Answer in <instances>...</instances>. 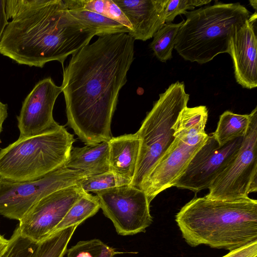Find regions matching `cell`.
I'll list each match as a JSON object with an SVG mask.
<instances>
[{
  "instance_id": "cell-12",
  "label": "cell",
  "mask_w": 257,
  "mask_h": 257,
  "mask_svg": "<svg viewBox=\"0 0 257 257\" xmlns=\"http://www.w3.org/2000/svg\"><path fill=\"white\" fill-rule=\"evenodd\" d=\"M78 185L65 188L43 197L34 204L20 219L21 235L38 243L53 233L71 206L82 195Z\"/></svg>"
},
{
  "instance_id": "cell-1",
  "label": "cell",
  "mask_w": 257,
  "mask_h": 257,
  "mask_svg": "<svg viewBox=\"0 0 257 257\" xmlns=\"http://www.w3.org/2000/svg\"><path fill=\"white\" fill-rule=\"evenodd\" d=\"M128 33L99 36L72 55L61 88L67 124L86 145L108 141L120 90L134 60Z\"/></svg>"
},
{
  "instance_id": "cell-23",
  "label": "cell",
  "mask_w": 257,
  "mask_h": 257,
  "mask_svg": "<svg viewBox=\"0 0 257 257\" xmlns=\"http://www.w3.org/2000/svg\"><path fill=\"white\" fill-rule=\"evenodd\" d=\"M78 226L56 232L38 243L33 257H63Z\"/></svg>"
},
{
  "instance_id": "cell-26",
  "label": "cell",
  "mask_w": 257,
  "mask_h": 257,
  "mask_svg": "<svg viewBox=\"0 0 257 257\" xmlns=\"http://www.w3.org/2000/svg\"><path fill=\"white\" fill-rule=\"evenodd\" d=\"M38 244L22 236L17 226L0 257H33Z\"/></svg>"
},
{
  "instance_id": "cell-27",
  "label": "cell",
  "mask_w": 257,
  "mask_h": 257,
  "mask_svg": "<svg viewBox=\"0 0 257 257\" xmlns=\"http://www.w3.org/2000/svg\"><path fill=\"white\" fill-rule=\"evenodd\" d=\"M211 2V0H169L165 11V23L170 24L177 16Z\"/></svg>"
},
{
  "instance_id": "cell-25",
  "label": "cell",
  "mask_w": 257,
  "mask_h": 257,
  "mask_svg": "<svg viewBox=\"0 0 257 257\" xmlns=\"http://www.w3.org/2000/svg\"><path fill=\"white\" fill-rule=\"evenodd\" d=\"M67 252V257H113L119 253L98 239L80 241Z\"/></svg>"
},
{
  "instance_id": "cell-20",
  "label": "cell",
  "mask_w": 257,
  "mask_h": 257,
  "mask_svg": "<svg viewBox=\"0 0 257 257\" xmlns=\"http://www.w3.org/2000/svg\"><path fill=\"white\" fill-rule=\"evenodd\" d=\"M70 14L84 26L94 30L96 35L129 33L127 27L98 13L81 9L68 10Z\"/></svg>"
},
{
  "instance_id": "cell-11",
  "label": "cell",
  "mask_w": 257,
  "mask_h": 257,
  "mask_svg": "<svg viewBox=\"0 0 257 257\" xmlns=\"http://www.w3.org/2000/svg\"><path fill=\"white\" fill-rule=\"evenodd\" d=\"M243 138L220 146L212 134L193 157L175 185L195 193L209 189L216 178L230 165L236 155Z\"/></svg>"
},
{
  "instance_id": "cell-2",
  "label": "cell",
  "mask_w": 257,
  "mask_h": 257,
  "mask_svg": "<svg viewBox=\"0 0 257 257\" xmlns=\"http://www.w3.org/2000/svg\"><path fill=\"white\" fill-rule=\"evenodd\" d=\"M8 19L0 54L19 64L42 68L64 63L89 44L96 33L69 13L64 0H6Z\"/></svg>"
},
{
  "instance_id": "cell-24",
  "label": "cell",
  "mask_w": 257,
  "mask_h": 257,
  "mask_svg": "<svg viewBox=\"0 0 257 257\" xmlns=\"http://www.w3.org/2000/svg\"><path fill=\"white\" fill-rule=\"evenodd\" d=\"M131 181L110 171L87 177L78 186L86 192L95 194L108 189L130 185Z\"/></svg>"
},
{
  "instance_id": "cell-29",
  "label": "cell",
  "mask_w": 257,
  "mask_h": 257,
  "mask_svg": "<svg viewBox=\"0 0 257 257\" xmlns=\"http://www.w3.org/2000/svg\"><path fill=\"white\" fill-rule=\"evenodd\" d=\"M6 0H0V42L9 22L6 13Z\"/></svg>"
},
{
  "instance_id": "cell-22",
  "label": "cell",
  "mask_w": 257,
  "mask_h": 257,
  "mask_svg": "<svg viewBox=\"0 0 257 257\" xmlns=\"http://www.w3.org/2000/svg\"><path fill=\"white\" fill-rule=\"evenodd\" d=\"M184 21L178 24H165L154 35L150 47L160 61L166 62L172 58L177 36Z\"/></svg>"
},
{
  "instance_id": "cell-7",
  "label": "cell",
  "mask_w": 257,
  "mask_h": 257,
  "mask_svg": "<svg viewBox=\"0 0 257 257\" xmlns=\"http://www.w3.org/2000/svg\"><path fill=\"white\" fill-rule=\"evenodd\" d=\"M189 94L183 82L171 84L147 113L137 133L140 148L135 175L130 184L141 190L143 183L173 143L174 124L187 106Z\"/></svg>"
},
{
  "instance_id": "cell-4",
  "label": "cell",
  "mask_w": 257,
  "mask_h": 257,
  "mask_svg": "<svg viewBox=\"0 0 257 257\" xmlns=\"http://www.w3.org/2000/svg\"><path fill=\"white\" fill-rule=\"evenodd\" d=\"M174 49L185 60L203 64L229 52L234 27L243 25L250 12L239 3H215L186 12Z\"/></svg>"
},
{
  "instance_id": "cell-9",
  "label": "cell",
  "mask_w": 257,
  "mask_h": 257,
  "mask_svg": "<svg viewBox=\"0 0 257 257\" xmlns=\"http://www.w3.org/2000/svg\"><path fill=\"white\" fill-rule=\"evenodd\" d=\"M84 173L63 166L32 181L14 182L1 180L0 215L19 221L36 202L59 190L78 185Z\"/></svg>"
},
{
  "instance_id": "cell-30",
  "label": "cell",
  "mask_w": 257,
  "mask_h": 257,
  "mask_svg": "<svg viewBox=\"0 0 257 257\" xmlns=\"http://www.w3.org/2000/svg\"><path fill=\"white\" fill-rule=\"evenodd\" d=\"M8 105L0 101V134L3 131V124L8 116ZM0 139V143H1Z\"/></svg>"
},
{
  "instance_id": "cell-33",
  "label": "cell",
  "mask_w": 257,
  "mask_h": 257,
  "mask_svg": "<svg viewBox=\"0 0 257 257\" xmlns=\"http://www.w3.org/2000/svg\"><path fill=\"white\" fill-rule=\"evenodd\" d=\"M1 179L0 178V181H1Z\"/></svg>"
},
{
  "instance_id": "cell-31",
  "label": "cell",
  "mask_w": 257,
  "mask_h": 257,
  "mask_svg": "<svg viewBox=\"0 0 257 257\" xmlns=\"http://www.w3.org/2000/svg\"><path fill=\"white\" fill-rule=\"evenodd\" d=\"M9 243V239L6 238L4 235L0 233V255L6 249Z\"/></svg>"
},
{
  "instance_id": "cell-17",
  "label": "cell",
  "mask_w": 257,
  "mask_h": 257,
  "mask_svg": "<svg viewBox=\"0 0 257 257\" xmlns=\"http://www.w3.org/2000/svg\"><path fill=\"white\" fill-rule=\"evenodd\" d=\"M108 155V141L72 148L64 166L82 171L87 177L98 175L109 171Z\"/></svg>"
},
{
  "instance_id": "cell-28",
  "label": "cell",
  "mask_w": 257,
  "mask_h": 257,
  "mask_svg": "<svg viewBox=\"0 0 257 257\" xmlns=\"http://www.w3.org/2000/svg\"><path fill=\"white\" fill-rule=\"evenodd\" d=\"M222 257H257V241L230 251Z\"/></svg>"
},
{
  "instance_id": "cell-14",
  "label": "cell",
  "mask_w": 257,
  "mask_h": 257,
  "mask_svg": "<svg viewBox=\"0 0 257 257\" xmlns=\"http://www.w3.org/2000/svg\"><path fill=\"white\" fill-rule=\"evenodd\" d=\"M256 12L241 25L234 27L229 42L236 82L247 89L257 86Z\"/></svg>"
},
{
  "instance_id": "cell-21",
  "label": "cell",
  "mask_w": 257,
  "mask_h": 257,
  "mask_svg": "<svg viewBox=\"0 0 257 257\" xmlns=\"http://www.w3.org/2000/svg\"><path fill=\"white\" fill-rule=\"evenodd\" d=\"M68 10L93 12L115 20L128 28L132 26L120 9L112 0H64Z\"/></svg>"
},
{
  "instance_id": "cell-15",
  "label": "cell",
  "mask_w": 257,
  "mask_h": 257,
  "mask_svg": "<svg viewBox=\"0 0 257 257\" xmlns=\"http://www.w3.org/2000/svg\"><path fill=\"white\" fill-rule=\"evenodd\" d=\"M132 26L128 33L134 40L145 41L165 24L169 0H112Z\"/></svg>"
},
{
  "instance_id": "cell-13",
  "label": "cell",
  "mask_w": 257,
  "mask_h": 257,
  "mask_svg": "<svg viewBox=\"0 0 257 257\" xmlns=\"http://www.w3.org/2000/svg\"><path fill=\"white\" fill-rule=\"evenodd\" d=\"M62 92L51 77L39 81L23 102L17 116L19 138L42 134L58 127L53 116L55 102Z\"/></svg>"
},
{
  "instance_id": "cell-16",
  "label": "cell",
  "mask_w": 257,
  "mask_h": 257,
  "mask_svg": "<svg viewBox=\"0 0 257 257\" xmlns=\"http://www.w3.org/2000/svg\"><path fill=\"white\" fill-rule=\"evenodd\" d=\"M108 142L109 171L132 181L140 148L137 133L112 137Z\"/></svg>"
},
{
  "instance_id": "cell-32",
  "label": "cell",
  "mask_w": 257,
  "mask_h": 257,
  "mask_svg": "<svg viewBox=\"0 0 257 257\" xmlns=\"http://www.w3.org/2000/svg\"><path fill=\"white\" fill-rule=\"evenodd\" d=\"M250 5L253 7V9H255V12H256L257 8V1L256 0H252L249 1Z\"/></svg>"
},
{
  "instance_id": "cell-19",
  "label": "cell",
  "mask_w": 257,
  "mask_h": 257,
  "mask_svg": "<svg viewBox=\"0 0 257 257\" xmlns=\"http://www.w3.org/2000/svg\"><path fill=\"white\" fill-rule=\"evenodd\" d=\"M100 208L97 197L84 191L80 198L71 206L54 233L72 226H78L95 215Z\"/></svg>"
},
{
  "instance_id": "cell-3",
  "label": "cell",
  "mask_w": 257,
  "mask_h": 257,
  "mask_svg": "<svg viewBox=\"0 0 257 257\" xmlns=\"http://www.w3.org/2000/svg\"><path fill=\"white\" fill-rule=\"evenodd\" d=\"M176 221L191 246L231 251L257 241V200L195 197L176 214Z\"/></svg>"
},
{
  "instance_id": "cell-5",
  "label": "cell",
  "mask_w": 257,
  "mask_h": 257,
  "mask_svg": "<svg viewBox=\"0 0 257 257\" xmlns=\"http://www.w3.org/2000/svg\"><path fill=\"white\" fill-rule=\"evenodd\" d=\"M74 136L64 126L19 139L0 151V178L23 182L40 179L64 166Z\"/></svg>"
},
{
  "instance_id": "cell-8",
  "label": "cell",
  "mask_w": 257,
  "mask_h": 257,
  "mask_svg": "<svg viewBox=\"0 0 257 257\" xmlns=\"http://www.w3.org/2000/svg\"><path fill=\"white\" fill-rule=\"evenodd\" d=\"M236 156L212 183L205 197L230 201L248 197L257 191V107Z\"/></svg>"
},
{
  "instance_id": "cell-10",
  "label": "cell",
  "mask_w": 257,
  "mask_h": 257,
  "mask_svg": "<svg viewBox=\"0 0 257 257\" xmlns=\"http://www.w3.org/2000/svg\"><path fill=\"white\" fill-rule=\"evenodd\" d=\"M100 208L113 223L117 233L130 235L145 232L153 222L145 192L126 185L96 193Z\"/></svg>"
},
{
  "instance_id": "cell-6",
  "label": "cell",
  "mask_w": 257,
  "mask_h": 257,
  "mask_svg": "<svg viewBox=\"0 0 257 257\" xmlns=\"http://www.w3.org/2000/svg\"><path fill=\"white\" fill-rule=\"evenodd\" d=\"M208 116L206 106L185 108L174 125L175 139L143 183L150 203L160 193L175 186L188 165L204 145L208 135L205 128Z\"/></svg>"
},
{
  "instance_id": "cell-18",
  "label": "cell",
  "mask_w": 257,
  "mask_h": 257,
  "mask_svg": "<svg viewBox=\"0 0 257 257\" xmlns=\"http://www.w3.org/2000/svg\"><path fill=\"white\" fill-rule=\"evenodd\" d=\"M250 114H239L227 110L219 116L215 131L212 134L220 146L246 134Z\"/></svg>"
}]
</instances>
